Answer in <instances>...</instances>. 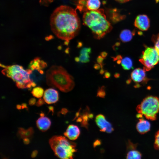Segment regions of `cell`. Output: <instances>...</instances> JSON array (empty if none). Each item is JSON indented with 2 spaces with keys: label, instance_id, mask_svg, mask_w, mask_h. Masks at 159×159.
Instances as JSON below:
<instances>
[{
  "label": "cell",
  "instance_id": "obj_1",
  "mask_svg": "<svg viewBox=\"0 0 159 159\" xmlns=\"http://www.w3.org/2000/svg\"><path fill=\"white\" fill-rule=\"evenodd\" d=\"M50 24L53 33L58 38L65 41L67 45L77 35L80 28L76 10L66 5L60 6L54 10L50 17Z\"/></svg>",
  "mask_w": 159,
  "mask_h": 159
},
{
  "label": "cell",
  "instance_id": "obj_2",
  "mask_svg": "<svg viewBox=\"0 0 159 159\" xmlns=\"http://www.w3.org/2000/svg\"><path fill=\"white\" fill-rule=\"evenodd\" d=\"M83 20L84 25L90 29L94 37L97 39L102 38L112 29L102 9L85 12Z\"/></svg>",
  "mask_w": 159,
  "mask_h": 159
},
{
  "label": "cell",
  "instance_id": "obj_3",
  "mask_svg": "<svg viewBox=\"0 0 159 159\" xmlns=\"http://www.w3.org/2000/svg\"><path fill=\"white\" fill-rule=\"evenodd\" d=\"M46 80L49 86L65 92L72 90L75 86L73 77L60 66L53 65L47 71Z\"/></svg>",
  "mask_w": 159,
  "mask_h": 159
},
{
  "label": "cell",
  "instance_id": "obj_4",
  "mask_svg": "<svg viewBox=\"0 0 159 159\" xmlns=\"http://www.w3.org/2000/svg\"><path fill=\"white\" fill-rule=\"evenodd\" d=\"M0 65L3 68L1 71L2 74L12 79L18 88H30L36 86L30 77L32 71L31 69L25 70L22 66L17 64L6 66L0 64Z\"/></svg>",
  "mask_w": 159,
  "mask_h": 159
},
{
  "label": "cell",
  "instance_id": "obj_5",
  "mask_svg": "<svg viewBox=\"0 0 159 159\" xmlns=\"http://www.w3.org/2000/svg\"><path fill=\"white\" fill-rule=\"evenodd\" d=\"M49 144L55 155L61 159H71L76 152V144L62 136H53Z\"/></svg>",
  "mask_w": 159,
  "mask_h": 159
},
{
  "label": "cell",
  "instance_id": "obj_6",
  "mask_svg": "<svg viewBox=\"0 0 159 159\" xmlns=\"http://www.w3.org/2000/svg\"><path fill=\"white\" fill-rule=\"evenodd\" d=\"M136 110L147 119L155 120L159 111V99L155 96H148L137 106Z\"/></svg>",
  "mask_w": 159,
  "mask_h": 159
},
{
  "label": "cell",
  "instance_id": "obj_7",
  "mask_svg": "<svg viewBox=\"0 0 159 159\" xmlns=\"http://www.w3.org/2000/svg\"><path fill=\"white\" fill-rule=\"evenodd\" d=\"M139 61L144 66L143 69L148 71L159 61V55L155 47H148L143 52Z\"/></svg>",
  "mask_w": 159,
  "mask_h": 159
},
{
  "label": "cell",
  "instance_id": "obj_8",
  "mask_svg": "<svg viewBox=\"0 0 159 159\" xmlns=\"http://www.w3.org/2000/svg\"><path fill=\"white\" fill-rule=\"evenodd\" d=\"M95 121L101 131L110 133L113 131V128L112 125L106 120L103 115H97L95 117Z\"/></svg>",
  "mask_w": 159,
  "mask_h": 159
},
{
  "label": "cell",
  "instance_id": "obj_9",
  "mask_svg": "<svg viewBox=\"0 0 159 159\" xmlns=\"http://www.w3.org/2000/svg\"><path fill=\"white\" fill-rule=\"evenodd\" d=\"M134 26L142 31L148 30L150 26V21L148 17L145 14H140L136 18L134 22Z\"/></svg>",
  "mask_w": 159,
  "mask_h": 159
},
{
  "label": "cell",
  "instance_id": "obj_10",
  "mask_svg": "<svg viewBox=\"0 0 159 159\" xmlns=\"http://www.w3.org/2000/svg\"><path fill=\"white\" fill-rule=\"evenodd\" d=\"M43 99L45 102L48 104L55 103L59 99L58 92L54 89H47L44 92Z\"/></svg>",
  "mask_w": 159,
  "mask_h": 159
},
{
  "label": "cell",
  "instance_id": "obj_11",
  "mask_svg": "<svg viewBox=\"0 0 159 159\" xmlns=\"http://www.w3.org/2000/svg\"><path fill=\"white\" fill-rule=\"evenodd\" d=\"M131 77L134 82L137 83H141L146 79L145 71L144 69L136 68L131 73Z\"/></svg>",
  "mask_w": 159,
  "mask_h": 159
},
{
  "label": "cell",
  "instance_id": "obj_12",
  "mask_svg": "<svg viewBox=\"0 0 159 159\" xmlns=\"http://www.w3.org/2000/svg\"><path fill=\"white\" fill-rule=\"evenodd\" d=\"M80 133V130L77 126L70 125L68 126L64 135L69 140H74L78 138Z\"/></svg>",
  "mask_w": 159,
  "mask_h": 159
},
{
  "label": "cell",
  "instance_id": "obj_13",
  "mask_svg": "<svg viewBox=\"0 0 159 159\" xmlns=\"http://www.w3.org/2000/svg\"><path fill=\"white\" fill-rule=\"evenodd\" d=\"M47 66V63L44 61L40 59V58L36 57L31 62L29 68L32 70H37L41 74H43V71L42 69Z\"/></svg>",
  "mask_w": 159,
  "mask_h": 159
},
{
  "label": "cell",
  "instance_id": "obj_14",
  "mask_svg": "<svg viewBox=\"0 0 159 159\" xmlns=\"http://www.w3.org/2000/svg\"><path fill=\"white\" fill-rule=\"evenodd\" d=\"M51 124L50 119L44 115L41 116L37 120V126L38 128L41 131L44 132L47 130L49 128Z\"/></svg>",
  "mask_w": 159,
  "mask_h": 159
},
{
  "label": "cell",
  "instance_id": "obj_15",
  "mask_svg": "<svg viewBox=\"0 0 159 159\" xmlns=\"http://www.w3.org/2000/svg\"><path fill=\"white\" fill-rule=\"evenodd\" d=\"M136 127L139 133L144 134L150 130V124L148 121L141 118H139V121L137 124Z\"/></svg>",
  "mask_w": 159,
  "mask_h": 159
},
{
  "label": "cell",
  "instance_id": "obj_16",
  "mask_svg": "<svg viewBox=\"0 0 159 159\" xmlns=\"http://www.w3.org/2000/svg\"><path fill=\"white\" fill-rule=\"evenodd\" d=\"M91 52V49L90 47H83L80 51L78 57L80 62L82 63H87L90 62V54Z\"/></svg>",
  "mask_w": 159,
  "mask_h": 159
},
{
  "label": "cell",
  "instance_id": "obj_17",
  "mask_svg": "<svg viewBox=\"0 0 159 159\" xmlns=\"http://www.w3.org/2000/svg\"><path fill=\"white\" fill-rule=\"evenodd\" d=\"M133 34L130 30L126 29L122 30L120 35V40L123 42L130 41L132 39Z\"/></svg>",
  "mask_w": 159,
  "mask_h": 159
},
{
  "label": "cell",
  "instance_id": "obj_18",
  "mask_svg": "<svg viewBox=\"0 0 159 159\" xmlns=\"http://www.w3.org/2000/svg\"><path fill=\"white\" fill-rule=\"evenodd\" d=\"M100 5L99 0H87V7L88 10H97L100 7Z\"/></svg>",
  "mask_w": 159,
  "mask_h": 159
},
{
  "label": "cell",
  "instance_id": "obj_19",
  "mask_svg": "<svg viewBox=\"0 0 159 159\" xmlns=\"http://www.w3.org/2000/svg\"><path fill=\"white\" fill-rule=\"evenodd\" d=\"M120 64L123 68L125 70H128L132 68V62L130 58L126 57L122 59Z\"/></svg>",
  "mask_w": 159,
  "mask_h": 159
},
{
  "label": "cell",
  "instance_id": "obj_20",
  "mask_svg": "<svg viewBox=\"0 0 159 159\" xmlns=\"http://www.w3.org/2000/svg\"><path fill=\"white\" fill-rule=\"evenodd\" d=\"M18 133L19 135L21 138H27L30 137L32 134L33 130L32 128H29L27 130L20 128L19 129Z\"/></svg>",
  "mask_w": 159,
  "mask_h": 159
},
{
  "label": "cell",
  "instance_id": "obj_21",
  "mask_svg": "<svg viewBox=\"0 0 159 159\" xmlns=\"http://www.w3.org/2000/svg\"><path fill=\"white\" fill-rule=\"evenodd\" d=\"M141 157L142 155L140 152L134 150H130L127 153L126 158L132 159H141Z\"/></svg>",
  "mask_w": 159,
  "mask_h": 159
},
{
  "label": "cell",
  "instance_id": "obj_22",
  "mask_svg": "<svg viewBox=\"0 0 159 159\" xmlns=\"http://www.w3.org/2000/svg\"><path fill=\"white\" fill-rule=\"evenodd\" d=\"M33 95L37 98H40L43 95L44 90L40 87H36L34 88L31 92Z\"/></svg>",
  "mask_w": 159,
  "mask_h": 159
},
{
  "label": "cell",
  "instance_id": "obj_23",
  "mask_svg": "<svg viewBox=\"0 0 159 159\" xmlns=\"http://www.w3.org/2000/svg\"><path fill=\"white\" fill-rule=\"evenodd\" d=\"M87 1V0H79L77 6V8L80 11H85V12L88 11Z\"/></svg>",
  "mask_w": 159,
  "mask_h": 159
},
{
  "label": "cell",
  "instance_id": "obj_24",
  "mask_svg": "<svg viewBox=\"0 0 159 159\" xmlns=\"http://www.w3.org/2000/svg\"><path fill=\"white\" fill-rule=\"evenodd\" d=\"M153 41L154 43L155 48L159 55V34L153 37Z\"/></svg>",
  "mask_w": 159,
  "mask_h": 159
},
{
  "label": "cell",
  "instance_id": "obj_25",
  "mask_svg": "<svg viewBox=\"0 0 159 159\" xmlns=\"http://www.w3.org/2000/svg\"><path fill=\"white\" fill-rule=\"evenodd\" d=\"M105 89L104 86H102L101 87H99L98 90L97 96L102 98L104 97L106 95Z\"/></svg>",
  "mask_w": 159,
  "mask_h": 159
},
{
  "label": "cell",
  "instance_id": "obj_26",
  "mask_svg": "<svg viewBox=\"0 0 159 159\" xmlns=\"http://www.w3.org/2000/svg\"><path fill=\"white\" fill-rule=\"evenodd\" d=\"M154 147L155 149L159 150V130L155 134Z\"/></svg>",
  "mask_w": 159,
  "mask_h": 159
},
{
  "label": "cell",
  "instance_id": "obj_27",
  "mask_svg": "<svg viewBox=\"0 0 159 159\" xmlns=\"http://www.w3.org/2000/svg\"><path fill=\"white\" fill-rule=\"evenodd\" d=\"M104 58L102 57L101 55H99L97 58V61L101 66V69H102L103 67L104 64L103 61Z\"/></svg>",
  "mask_w": 159,
  "mask_h": 159
},
{
  "label": "cell",
  "instance_id": "obj_28",
  "mask_svg": "<svg viewBox=\"0 0 159 159\" xmlns=\"http://www.w3.org/2000/svg\"><path fill=\"white\" fill-rule=\"evenodd\" d=\"M45 102L44 100L40 98L36 103V105L37 106H40L44 103Z\"/></svg>",
  "mask_w": 159,
  "mask_h": 159
},
{
  "label": "cell",
  "instance_id": "obj_29",
  "mask_svg": "<svg viewBox=\"0 0 159 159\" xmlns=\"http://www.w3.org/2000/svg\"><path fill=\"white\" fill-rule=\"evenodd\" d=\"M36 102V100L34 98H31L29 101V103L30 105H34Z\"/></svg>",
  "mask_w": 159,
  "mask_h": 159
},
{
  "label": "cell",
  "instance_id": "obj_30",
  "mask_svg": "<svg viewBox=\"0 0 159 159\" xmlns=\"http://www.w3.org/2000/svg\"><path fill=\"white\" fill-rule=\"evenodd\" d=\"M111 76L110 73L107 71H106L104 73V78H108Z\"/></svg>",
  "mask_w": 159,
  "mask_h": 159
},
{
  "label": "cell",
  "instance_id": "obj_31",
  "mask_svg": "<svg viewBox=\"0 0 159 159\" xmlns=\"http://www.w3.org/2000/svg\"><path fill=\"white\" fill-rule=\"evenodd\" d=\"M108 53L105 51H103L101 52L100 53V55L102 57H103L104 59L106 58L107 56Z\"/></svg>",
  "mask_w": 159,
  "mask_h": 159
},
{
  "label": "cell",
  "instance_id": "obj_32",
  "mask_svg": "<svg viewBox=\"0 0 159 159\" xmlns=\"http://www.w3.org/2000/svg\"><path fill=\"white\" fill-rule=\"evenodd\" d=\"M94 67L95 69H99L101 67L100 65L99 64H95L94 66Z\"/></svg>",
  "mask_w": 159,
  "mask_h": 159
},
{
  "label": "cell",
  "instance_id": "obj_33",
  "mask_svg": "<svg viewBox=\"0 0 159 159\" xmlns=\"http://www.w3.org/2000/svg\"><path fill=\"white\" fill-rule=\"evenodd\" d=\"M37 150H34L33 152L31 155V157L32 158L35 157L37 155Z\"/></svg>",
  "mask_w": 159,
  "mask_h": 159
},
{
  "label": "cell",
  "instance_id": "obj_34",
  "mask_svg": "<svg viewBox=\"0 0 159 159\" xmlns=\"http://www.w3.org/2000/svg\"><path fill=\"white\" fill-rule=\"evenodd\" d=\"M118 2L121 3H124L127 2L130 0H115Z\"/></svg>",
  "mask_w": 159,
  "mask_h": 159
},
{
  "label": "cell",
  "instance_id": "obj_35",
  "mask_svg": "<svg viewBox=\"0 0 159 159\" xmlns=\"http://www.w3.org/2000/svg\"><path fill=\"white\" fill-rule=\"evenodd\" d=\"M24 142L25 144H28L29 142V140L27 138H25L24 139Z\"/></svg>",
  "mask_w": 159,
  "mask_h": 159
},
{
  "label": "cell",
  "instance_id": "obj_36",
  "mask_svg": "<svg viewBox=\"0 0 159 159\" xmlns=\"http://www.w3.org/2000/svg\"><path fill=\"white\" fill-rule=\"evenodd\" d=\"M105 72V70L102 68L100 70V74H102L104 73Z\"/></svg>",
  "mask_w": 159,
  "mask_h": 159
},
{
  "label": "cell",
  "instance_id": "obj_37",
  "mask_svg": "<svg viewBox=\"0 0 159 159\" xmlns=\"http://www.w3.org/2000/svg\"><path fill=\"white\" fill-rule=\"evenodd\" d=\"M75 61L77 62H80L79 59L78 57H76L74 59Z\"/></svg>",
  "mask_w": 159,
  "mask_h": 159
},
{
  "label": "cell",
  "instance_id": "obj_38",
  "mask_svg": "<svg viewBox=\"0 0 159 159\" xmlns=\"http://www.w3.org/2000/svg\"><path fill=\"white\" fill-rule=\"evenodd\" d=\"M82 43H80L78 44V45H77V47L78 48H80V47L82 46Z\"/></svg>",
  "mask_w": 159,
  "mask_h": 159
},
{
  "label": "cell",
  "instance_id": "obj_39",
  "mask_svg": "<svg viewBox=\"0 0 159 159\" xmlns=\"http://www.w3.org/2000/svg\"><path fill=\"white\" fill-rule=\"evenodd\" d=\"M119 75L118 73H116L114 75V77L116 78H117L119 76Z\"/></svg>",
  "mask_w": 159,
  "mask_h": 159
},
{
  "label": "cell",
  "instance_id": "obj_40",
  "mask_svg": "<svg viewBox=\"0 0 159 159\" xmlns=\"http://www.w3.org/2000/svg\"><path fill=\"white\" fill-rule=\"evenodd\" d=\"M17 108L18 109H20L21 108V106L20 105H18L17 106Z\"/></svg>",
  "mask_w": 159,
  "mask_h": 159
}]
</instances>
